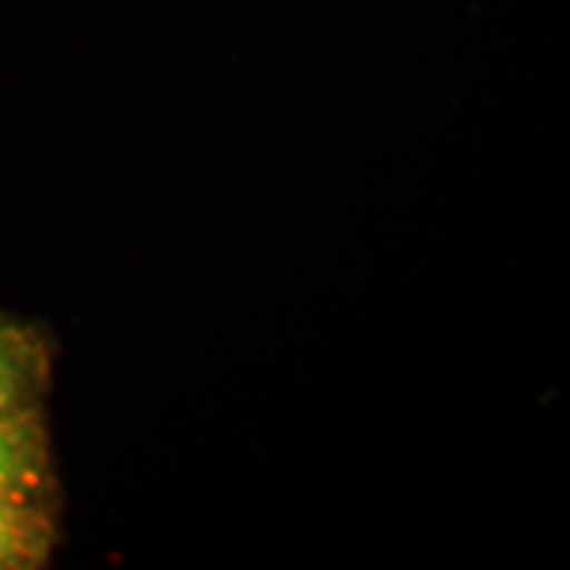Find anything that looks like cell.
I'll return each instance as SVG.
<instances>
[{
    "label": "cell",
    "instance_id": "1",
    "mask_svg": "<svg viewBox=\"0 0 570 570\" xmlns=\"http://www.w3.org/2000/svg\"><path fill=\"white\" fill-rule=\"evenodd\" d=\"M51 527L22 501V494L0 498V570L29 568L48 554Z\"/></svg>",
    "mask_w": 570,
    "mask_h": 570
},
{
    "label": "cell",
    "instance_id": "2",
    "mask_svg": "<svg viewBox=\"0 0 570 570\" xmlns=\"http://www.w3.org/2000/svg\"><path fill=\"white\" fill-rule=\"evenodd\" d=\"M36 472H39L36 428L17 409L0 412V498H13L29 485H36Z\"/></svg>",
    "mask_w": 570,
    "mask_h": 570
},
{
    "label": "cell",
    "instance_id": "3",
    "mask_svg": "<svg viewBox=\"0 0 570 570\" xmlns=\"http://www.w3.org/2000/svg\"><path fill=\"white\" fill-rule=\"evenodd\" d=\"M36 352L26 333L0 321V412L20 409L26 390L36 381Z\"/></svg>",
    "mask_w": 570,
    "mask_h": 570
}]
</instances>
